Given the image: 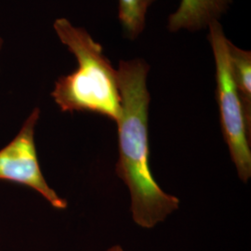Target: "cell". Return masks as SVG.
Instances as JSON below:
<instances>
[{"label": "cell", "instance_id": "1", "mask_svg": "<svg viewBox=\"0 0 251 251\" xmlns=\"http://www.w3.org/2000/svg\"><path fill=\"white\" fill-rule=\"evenodd\" d=\"M117 70L121 117L117 122L118 177L128 187L136 225L151 229L178 209L179 200L166 194L150 169L148 111L151 97L146 79L150 66L143 59L121 60Z\"/></svg>", "mask_w": 251, "mask_h": 251}, {"label": "cell", "instance_id": "2", "mask_svg": "<svg viewBox=\"0 0 251 251\" xmlns=\"http://www.w3.org/2000/svg\"><path fill=\"white\" fill-rule=\"evenodd\" d=\"M59 40L75 56L77 68L60 76L51 92L62 112H89L117 123L121 117V98L117 70L103 53V49L83 27L68 19L54 21Z\"/></svg>", "mask_w": 251, "mask_h": 251}, {"label": "cell", "instance_id": "3", "mask_svg": "<svg viewBox=\"0 0 251 251\" xmlns=\"http://www.w3.org/2000/svg\"><path fill=\"white\" fill-rule=\"evenodd\" d=\"M206 29H208V40L215 61L216 94L223 134L238 176L247 182L251 176V122L247 117L233 80L229 39L225 36L224 28L220 21H215Z\"/></svg>", "mask_w": 251, "mask_h": 251}, {"label": "cell", "instance_id": "4", "mask_svg": "<svg viewBox=\"0 0 251 251\" xmlns=\"http://www.w3.org/2000/svg\"><path fill=\"white\" fill-rule=\"evenodd\" d=\"M39 117L40 110L35 108L16 137L0 150V180L34 189L55 208L65 209L67 201L47 183L39 166L35 144V129Z\"/></svg>", "mask_w": 251, "mask_h": 251}, {"label": "cell", "instance_id": "5", "mask_svg": "<svg viewBox=\"0 0 251 251\" xmlns=\"http://www.w3.org/2000/svg\"><path fill=\"white\" fill-rule=\"evenodd\" d=\"M233 0H180L168 23L171 32H198L220 21L230 8Z\"/></svg>", "mask_w": 251, "mask_h": 251}, {"label": "cell", "instance_id": "6", "mask_svg": "<svg viewBox=\"0 0 251 251\" xmlns=\"http://www.w3.org/2000/svg\"><path fill=\"white\" fill-rule=\"evenodd\" d=\"M228 47L233 80L247 117L251 122V52L233 45L230 40Z\"/></svg>", "mask_w": 251, "mask_h": 251}, {"label": "cell", "instance_id": "7", "mask_svg": "<svg viewBox=\"0 0 251 251\" xmlns=\"http://www.w3.org/2000/svg\"><path fill=\"white\" fill-rule=\"evenodd\" d=\"M118 19L126 36L136 39L144 32L148 9L155 0H118Z\"/></svg>", "mask_w": 251, "mask_h": 251}, {"label": "cell", "instance_id": "8", "mask_svg": "<svg viewBox=\"0 0 251 251\" xmlns=\"http://www.w3.org/2000/svg\"><path fill=\"white\" fill-rule=\"evenodd\" d=\"M106 251H124L123 249L120 247V246H114V247H111L110 249H108Z\"/></svg>", "mask_w": 251, "mask_h": 251}, {"label": "cell", "instance_id": "9", "mask_svg": "<svg viewBox=\"0 0 251 251\" xmlns=\"http://www.w3.org/2000/svg\"><path fill=\"white\" fill-rule=\"evenodd\" d=\"M3 44H4V42H3V38H2V36H0V51H1V50H2Z\"/></svg>", "mask_w": 251, "mask_h": 251}]
</instances>
